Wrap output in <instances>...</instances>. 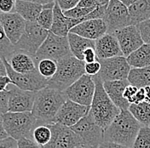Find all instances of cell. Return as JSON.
Here are the masks:
<instances>
[{
  "mask_svg": "<svg viewBox=\"0 0 150 148\" xmlns=\"http://www.w3.org/2000/svg\"><path fill=\"white\" fill-rule=\"evenodd\" d=\"M142 127L129 110H121L111 124L104 130V141L132 148Z\"/></svg>",
  "mask_w": 150,
  "mask_h": 148,
  "instance_id": "6da1fadb",
  "label": "cell"
},
{
  "mask_svg": "<svg viewBox=\"0 0 150 148\" xmlns=\"http://www.w3.org/2000/svg\"><path fill=\"white\" fill-rule=\"evenodd\" d=\"M67 99L64 91L46 87L36 94L32 113L39 124L54 123L56 114Z\"/></svg>",
  "mask_w": 150,
  "mask_h": 148,
  "instance_id": "7a4b0ae2",
  "label": "cell"
},
{
  "mask_svg": "<svg viewBox=\"0 0 150 148\" xmlns=\"http://www.w3.org/2000/svg\"><path fill=\"white\" fill-rule=\"evenodd\" d=\"M92 78L96 83V91L91 106V112L96 123L105 130L121 110L115 106L108 95L103 87L102 78L98 75Z\"/></svg>",
  "mask_w": 150,
  "mask_h": 148,
  "instance_id": "3957f363",
  "label": "cell"
},
{
  "mask_svg": "<svg viewBox=\"0 0 150 148\" xmlns=\"http://www.w3.org/2000/svg\"><path fill=\"white\" fill-rule=\"evenodd\" d=\"M84 61L77 59L72 54L57 61V71L49 80L48 86L60 91H65L73 83L85 74Z\"/></svg>",
  "mask_w": 150,
  "mask_h": 148,
  "instance_id": "277c9868",
  "label": "cell"
},
{
  "mask_svg": "<svg viewBox=\"0 0 150 148\" xmlns=\"http://www.w3.org/2000/svg\"><path fill=\"white\" fill-rule=\"evenodd\" d=\"M3 123L8 136L16 140H33V132L38 125V120L32 112L8 111L3 114Z\"/></svg>",
  "mask_w": 150,
  "mask_h": 148,
  "instance_id": "5b68a950",
  "label": "cell"
},
{
  "mask_svg": "<svg viewBox=\"0 0 150 148\" xmlns=\"http://www.w3.org/2000/svg\"><path fill=\"white\" fill-rule=\"evenodd\" d=\"M71 129L81 139L83 147L98 148L104 141V130L96 123L91 110Z\"/></svg>",
  "mask_w": 150,
  "mask_h": 148,
  "instance_id": "8992f818",
  "label": "cell"
},
{
  "mask_svg": "<svg viewBox=\"0 0 150 148\" xmlns=\"http://www.w3.org/2000/svg\"><path fill=\"white\" fill-rule=\"evenodd\" d=\"M69 55H71V50L67 37L58 36L50 31L48 37L38 50L34 59L36 63L43 59L59 61Z\"/></svg>",
  "mask_w": 150,
  "mask_h": 148,
  "instance_id": "52a82bcc",
  "label": "cell"
},
{
  "mask_svg": "<svg viewBox=\"0 0 150 148\" xmlns=\"http://www.w3.org/2000/svg\"><path fill=\"white\" fill-rule=\"evenodd\" d=\"M49 32L50 31L40 27L37 22H27L25 32L15 45V49L35 57L38 50L48 37Z\"/></svg>",
  "mask_w": 150,
  "mask_h": 148,
  "instance_id": "ba28073f",
  "label": "cell"
},
{
  "mask_svg": "<svg viewBox=\"0 0 150 148\" xmlns=\"http://www.w3.org/2000/svg\"><path fill=\"white\" fill-rule=\"evenodd\" d=\"M108 27V33L132 25L129 8L121 0H110L103 17Z\"/></svg>",
  "mask_w": 150,
  "mask_h": 148,
  "instance_id": "9c48e42d",
  "label": "cell"
},
{
  "mask_svg": "<svg viewBox=\"0 0 150 148\" xmlns=\"http://www.w3.org/2000/svg\"><path fill=\"white\" fill-rule=\"evenodd\" d=\"M6 67L7 75L12 81V85L26 91L38 92L46 88L49 80L45 78L41 74L36 71L28 74H21L15 72L7 59H3Z\"/></svg>",
  "mask_w": 150,
  "mask_h": 148,
  "instance_id": "30bf717a",
  "label": "cell"
},
{
  "mask_svg": "<svg viewBox=\"0 0 150 148\" xmlns=\"http://www.w3.org/2000/svg\"><path fill=\"white\" fill-rule=\"evenodd\" d=\"M95 91L96 83L93 78L88 74H84L64 92L68 100L83 106H91Z\"/></svg>",
  "mask_w": 150,
  "mask_h": 148,
  "instance_id": "8fae6325",
  "label": "cell"
},
{
  "mask_svg": "<svg viewBox=\"0 0 150 148\" xmlns=\"http://www.w3.org/2000/svg\"><path fill=\"white\" fill-rule=\"evenodd\" d=\"M101 71L98 76L104 82L125 80L128 78L131 66L129 65L126 57L117 56L109 59L99 60Z\"/></svg>",
  "mask_w": 150,
  "mask_h": 148,
  "instance_id": "7c38bea8",
  "label": "cell"
},
{
  "mask_svg": "<svg viewBox=\"0 0 150 148\" xmlns=\"http://www.w3.org/2000/svg\"><path fill=\"white\" fill-rule=\"evenodd\" d=\"M48 125L51 130L52 136L50 141L43 148L83 147L81 139L71 128L57 123Z\"/></svg>",
  "mask_w": 150,
  "mask_h": 148,
  "instance_id": "4fadbf2b",
  "label": "cell"
},
{
  "mask_svg": "<svg viewBox=\"0 0 150 148\" xmlns=\"http://www.w3.org/2000/svg\"><path fill=\"white\" fill-rule=\"evenodd\" d=\"M91 110V106H86L70 100H67L57 112L54 123L72 128L84 118Z\"/></svg>",
  "mask_w": 150,
  "mask_h": 148,
  "instance_id": "5bb4252c",
  "label": "cell"
},
{
  "mask_svg": "<svg viewBox=\"0 0 150 148\" xmlns=\"http://www.w3.org/2000/svg\"><path fill=\"white\" fill-rule=\"evenodd\" d=\"M114 35L120 43L122 53L125 57H128L144 44V41L137 25H130L121 28L116 31Z\"/></svg>",
  "mask_w": 150,
  "mask_h": 148,
  "instance_id": "9a60e30c",
  "label": "cell"
},
{
  "mask_svg": "<svg viewBox=\"0 0 150 148\" xmlns=\"http://www.w3.org/2000/svg\"><path fill=\"white\" fill-rule=\"evenodd\" d=\"M9 91L8 111L32 112L37 92L22 90L14 85Z\"/></svg>",
  "mask_w": 150,
  "mask_h": 148,
  "instance_id": "2e32d148",
  "label": "cell"
},
{
  "mask_svg": "<svg viewBox=\"0 0 150 148\" xmlns=\"http://www.w3.org/2000/svg\"><path fill=\"white\" fill-rule=\"evenodd\" d=\"M0 21L5 35L10 43L15 46L25 32L27 20L18 13L0 14Z\"/></svg>",
  "mask_w": 150,
  "mask_h": 148,
  "instance_id": "e0dca14e",
  "label": "cell"
},
{
  "mask_svg": "<svg viewBox=\"0 0 150 148\" xmlns=\"http://www.w3.org/2000/svg\"><path fill=\"white\" fill-rule=\"evenodd\" d=\"M70 32L96 41L108 33V27L103 19H94L81 22L73 28Z\"/></svg>",
  "mask_w": 150,
  "mask_h": 148,
  "instance_id": "ac0fdd59",
  "label": "cell"
},
{
  "mask_svg": "<svg viewBox=\"0 0 150 148\" xmlns=\"http://www.w3.org/2000/svg\"><path fill=\"white\" fill-rule=\"evenodd\" d=\"M96 51L98 60L124 56L120 43L114 33H106L96 40Z\"/></svg>",
  "mask_w": 150,
  "mask_h": 148,
  "instance_id": "d6986e66",
  "label": "cell"
},
{
  "mask_svg": "<svg viewBox=\"0 0 150 148\" xmlns=\"http://www.w3.org/2000/svg\"><path fill=\"white\" fill-rule=\"evenodd\" d=\"M81 22L82 20L66 16L57 2H56L54 6V21L50 29L51 32L58 36L67 37L70 33V31Z\"/></svg>",
  "mask_w": 150,
  "mask_h": 148,
  "instance_id": "ffe728a7",
  "label": "cell"
},
{
  "mask_svg": "<svg viewBox=\"0 0 150 148\" xmlns=\"http://www.w3.org/2000/svg\"><path fill=\"white\" fill-rule=\"evenodd\" d=\"M131 83L128 79L125 80H116V81H108L104 82L103 87L117 107L120 110H128L130 107V103L124 98V91L125 88Z\"/></svg>",
  "mask_w": 150,
  "mask_h": 148,
  "instance_id": "44dd1931",
  "label": "cell"
},
{
  "mask_svg": "<svg viewBox=\"0 0 150 148\" xmlns=\"http://www.w3.org/2000/svg\"><path fill=\"white\" fill-rule=\"evenodd\" d=\"M9 62L13 70L18 73L28 74L38 71L34 57L21 50L15 51L9 60Z\"/></svg>",
  "mask_w": 150,
  "mask_h": 148,
  "instance_id": "7402d4cb",
  "label": "cell"
},
{
  "mask_svg": "<svg viewBox=\"0 0 150 148\" xmlns=\"http://www.w3.org/2000/svg\"><path fill=\"white\" fill-rule=\"evenodd\" d=\"M71 54L77 59L84 61V51L90 48L96 49V41L80 37L77 34L70 32L67 36Z\"/></svg>",
  "mask_w": 150,
  "mask_h": 148,
  "instance_id": "603a6c76",
  "label": "cell"
},
{
  "mask_svg": "<svg viewBox=\"0 0 150 148\" xmlns=\"http://www.w3.org/2000/svg\"><path fill=\"white\" fill-rule=\"evenodd\" d=\"M43 9V5L35 3L16 0V12L27 20V22H36Z\"/></svg>",
  "mask_w": 150,
  "mask_h": 148,
  "instance_id": "cb8c5ba5",
  "label": "cell"
},
{
  "mask_svg": "<svg viewBox=\"0 0 150 148\" xmlns=\"http://www.w3.org/2000/svg\"><path fill=\"white\" fill-rule=\"evenodd\" d=\"M128 8L132 25H138L150 19V0H139Z\"/></svg>",
  "mask_w": 150,
  "mask_h": 148,
  "instance_id": "d4e9b609",
  "label": "cell"
},
{
  "mask_svg": "<svg viewBox=\"0 0 150 148\" xmlns=\"http://www.w3.org/2000/svg\"><path fill=\"white\" fill-rule=\"evenodd\" d=\"M126 59L131 68H142L149 66L150 44H144L138 49L126 57Z\"/></svg>",
  "mask_w": 150,
  "mask_h": 148,
  "instance_id": "484cf974",
  "label": "cell"
},
{
  "mask_svg": "<svg viewBox=\"0 0 150 148\" xmlns=\"http://www.w3.org/2000/svg\"><path fill=\"white\" fill-rule=\"evenodd\" d=\"M127 79L131 85L138 89L150 87V66L142 68H131Z\"/></svg>",
  "mask_w": 150,
  "mask_h": 148,
  "instance_id": "4316f807",
  "label": "cell"
},
{
  "mask_svg": "<svg viewBox=\"0 0 150 148\" xmlns=\"http://www.w3.org/2000/svg\"><path fill=\"white\" fill-rule=\"evenodd\" d=\"M128 110L142 126L149 127L150 103L142 101L137 104H131Z\"/></svg>",
  "mask_w": 150,
  "mask_h": 148,
  "instance_id": "83f0119b",
  "label": "cell"
},
{
  "mask_svg": "<svg viewBox=\"0 0 150 148\" xmlns=\"http://www.w3.org/2000/svg\"><path fill=\"white\" fill-rule=\"evenodd\" d=\"M55 3H51L46 5H43V9L40 12L37 19L38 24L44 29L50 31L54 21V6Z\"/></svg>",
  "mask_w": 150,
  "mask_h": 148,
  "instance_id": "f1b7e54d",
  "label": "cell"
},
{
  "mask_svg": "<svg viewBox=\"0 0 150 148\" xmlns=\"http://www.w3.org/2000/svg\"><path fill=\"white\" fill-rule=\"evenodd\" d=\"M52 132L48 124H39L35 127L33 132V140L39 147L43 148L50 141Z\"/></svg>",
  "mask_w": 150,
  "mask_h": 148,
  "instance_id": "f546056e",
  "label": "cell"
},
{
  "mask_svg": "<svg viewBox=\"0 0 150 148\" xmlns=\"http://www.w3.org/2000/svg\"><path fill=\"white\" fill-rule=\"evenodd\" d=\"M38 73L48 80L51 79L57 71V61L50 59H43L37 63Z\"/></svg>",
  "mask_w": 150,
  "mask_h": 148,
  "instance_id": "4dcf8cb0",
  "label": "cell"
},
{
  "mask_svg": "<svg viewBox=\"0 0 150 148\" xmlns=\"http://www.w3.org/2000/svg\"><path fill=\"white\" fill-rule=\"evenodd\" d=\"M15 46L6 37L2 23L0 21V58L7 59L9 61L10 57L15 53Z\"/></svg>",
  "mask_w": 150,
  "mask_h": 148,
  "instance_id": "1f68e13d",
  "label": "cell"
},
{
  "mask_svg": "<svg viewBox=\"0 0 150 148\" xmlns=\"http://www.w3.org/2000/svg\"><path fill=\"white\" fill-rule=\"evenodd\" d=\"M132 148H150V126L141 128Z\"/></svg>",
  "mask_w": 150,
  "mask_h": 148,
  "instance_id": "d6a6232c",
  "label": "cell"
},
{
  "mask_svg": "<svg viewBox=\"0 0 150 148\" xmlns=\"http://www.w3.org/2000/svg\"><path fill=\"white\" fill-rule=\"evenodd\" d=\"M96 9L84 8V7H80V6L77 5L74 8L69 9V10H67V11H64L63 13H64V15H65L66 16H67V17L82 20V18H84L85 16H87L88 15H90Z\"/></svg>",
  "mask_w": 150,
  "mask_h": 148,
  "instance_id": "836d02e7",
  "label": "cell"
},
{
  "mask_svg": "<svg viewBox=\"0 0 150 148\" xmlns=\"http://www.w3.org/2000/svg\"><path fill=\"white\" fill-rule=\"evenodd\" d=\"M144 44H150V19L137 25Z\"/></svg>",
  "mask_w": 150,
  "mask_h": 148,
  "instance_id": "e575fe53",
  "label": "cell"
},
{
  "mask_svg": "<svg viewBox=\"0 0 150 148\" xmlns=\"http://www.w3.org/2000/svg\"><path fill=\"white\" fill-rule=\"evenodd\" d=\"M16 0H0V14L16 12Z\"/></svg>",
  "mask_w": 150,
  "mask_h": 148,
  "instance_id": "d590c367",
  "label": "cell"
},
{
  "mask_svg": "<svg viewBox=\"0 0 150 148\" xmlns=\"http://www.w3.org/2000/svg\"><path fill=\"white\" fill-rule=\"evenodd\" d=\"M101 63L99 60L97 61H95L92 63H85L84 65V70H85V74H88L91 77L98 75L100 71H101Z\"/></svg>",
  "mask_w": 150,
  "mask_h": 148,
  "instance_id": "8d00e7d4",
  "label": "cell"
},
{
  "mask_svg": "<svg viewBox=\"0 0 150 148\" xmlns=\"http://www.w3.org/2000/svg\"><path fill=\"white\" fill-rule=\"evenodd\" d=\"M9 90L0 92V113L4 114L8 112V101H9Z\"/></svg>",
  "mask_w": 150,
  "mask_h": 148,
  "instance_id": "74e56055",
  "label": "cell"
},
{
  "mask_svg": "<svg viewBox=\"0 0 150 148\" xmlns=\"http://www.w3.org/2000/svg\"><path fill=\"white\" fill-rule=\"evenodd\" d=\"M56 2L62 10L64 12L76 7L80 2V0H56Z\"/></svg>",
  "mask_w": 150,
  "mask_h": 148,
  "instance_id": "f35d334b",
  "label": "cell"
},
{
  "mask_svg": "<svg viewBox=\"0 0 150 148\" xmlns=\"http://www.w3.org/2000/svg\"><path fill=\"white\" fill-rule=\"evenodd\" d=\"M98 61L97 54L95 48H90L86 49L84 53V63H92Z\"/></svg>",
  "mask_w": 150,
  "mask_h": 148,
  "instance_id": "ab89813d",
  "label": "cell"
},
{
  "mask_svg": "<svg viewBox=\"0 0 150 148\" xmlns=\"http://www.w3.org/2000/svg\"><path fill=\"white\" fill-rule=\"evenodd\" d=\"M138 90H139V89H138L137 87L134 86V85H131V84L128 85V86L125 88V91H124V98H125V100H127V101L131 104L132 99H133L134 96L136 95V94L138 91Z\"/></svg>",
  "mask_w": 150,
  "mask_h": 148,
  "instance_id": "60d3db41",
  "label": "cell"
},
{
  "mask_svg": "<svg viewBox=\"0 0 150 148\" xmlns=\"http://www.w3.org/2000/svg\"><path fill=\"white\" fill-rule=\"evenodd\" d=\"M17 141H18V148H42L32 139L22 138Z\"/></svg>",
  "mask_w": 150,
  "mask_h": 148,
  "instance_id": "b9f144b4",
  "label": "cell"
},
{
  "mask_svg": "<svg viewBox=\"0 0 150 148\" xmlns=\"http://www.w3.org/2000/svg\"><path fill=\"white\" fill-rule=\"evenodd\" d=\"M0 148H18V141L9 136L0 140Z\"/></svg>",
  "mask_w": 150,
  "mask_h": 148,
  "instance_id": "7bdbcfd3",
  "label": "cell"
},
{
  "mask_svg": "<svg viewBox=\"0 0 150 148\" xmlns=\"http://www.w3.org/2000/svg\"><path fill=\"white\" fill-rule=\"evenodd\" d=\"M80 7L84 8H90V9H96L99 7L101 4L97 0H80V2L78 4Z\"/></svg>",
  "mask_w": 150,
  "mask_h": 148,
  "instance_id": "ee69618b",
  "label": "cell"
},
{
  "mask_svg": "<svg viewBox=\"0 0 150 148\" xmlns=\"http://www.w3.org/2000/svg\"><path fill=\"white\" fill-rule=\"evenodd\" d=\"M145 101V90L144 88H141L137 92L136 95L132 99L131 104H137L141 102Z\"/></svg>",
  "mask_w": 150,
  "mask_h": 148,
  "instance_id": "f6af8a7d",
  "label": "cell"
},
{
  "mask_svg": "<svg viewBox=\"0 0 150 148\" xmlns=\"http://www.w3.org/2000/svg\"><path fill=\"white\" fill-rule=\"evenodd\" d=\"M12 84V81L9 78V76H0V92L6 91L7 87Z\"/></svg>",
  "mask_w": 150,
  "mask_h": 148,
  "instance_id": "bcb514c9",
  "label": "cell"
},
{
  "mask_svg": "<svg viewBox=\"0 0 150 148\" xmlns=\"http://www.w3.org/2000/svg\"><path fill=\"white\" fill-rule=\"evenodd\" d=\"M98 148H130L125 147V146H122L120 144H116V143H112V142H108V141H103V143L99 146Z\"/></svg>",
  "mask_w": 150,
  "mask_h": 148,
  "instance_id": "7dc6e473",
  "label": "cell"
},
{
  "mask_svg": "<svg viewBox=\"0 0 150 148\" xmlns=\"http://www.w3.org/2000/svg\"><path fill=\"white\" fill-rule=\"evenodd\" d=\"M9 137L6 131L4 130V123H3V114L0 113V140L5 139Z\"/></svg>",
  "mask_w": 150,
  "mask_h": 148,
  "instance_id": "c3c4849f",
  "label": "cell"
},
{
  "mask_svg": "<svg viewBox=\"0 0 150 148\" xmlns=\"http://www.w3.org/2000/svg\"><path fill=\"white\" fill-rule=\"evenodd\" d=\"M22 1H28V2H32V3H35L40 5H46L51 3H55L56 0H22Z\"/></svg>",
  "mask_w": 150,
  "mask_h": 148,
  "instance_id": "681fc988",
  "label": "cell"
},
{
  "mask_svg": "<svg viewBox=\"0 0 150 148\" xmlns=\"http://www.w3.org/2000/svg\"><path fill=\"white\" fill-rule=\"evenodd\" d=\"M0 76H7V71L3 59L0 58Z\"/></svg>",
  "mask_w": 150,
  "mask_h": 148,
  "instance_id": "f907efd6",
  "label": "cell"
},
{
  "mask_svg": "<svg viewBox=\"0 0 150 148\" xmlns=\"http://www.w3.org/2000/svg\"><path fill=\"white\" fill-rule=\"evenodd\" d=\"M145 101L150 103V87H145Z\"/></svg>",
  "mask_w": 150,
  "mask_h": 148,
  "instance_id": "816d5d0a",
  "label": "cell"
},
{
  "mask_svg": "<svg viewBox=\"0 0 150 148\" xmlns=\"http://www.w3.org/2000/svg\"><path fill=\"white\" fill-rule=\"evenodd\" d=\"M137 1H139V0H124L123 2H124V4H125L127 7H129V6H131V4H135V3L137 2Z\"/></svg>",
  "mask_w": 150,
  "mask_h": 148,
  "instance_id": "f5cc1de1",
  "label": "cell"
},
{
  "mask_svg": "<svg viewBox=\"0 0 150 148\" xmlns=\"http://www.w3.org/2000/svg\"><path fill=\"white\" fill-rule=\"evenodd\" d=\"M97 1L99 2V4H100L101 5L107 6V5L108 4V3H109V1H110V0H97Z\"/></svg>",
  "mask_w": 150,
  "mask_h": 148,
  "instance_id": "db71d44e",
  "label": "cell"
},
{
  "mask_svg": "<svg viewBox=\"0 0 150 148\" xmlns=\"http://www.w3.org/2000/svg\"><path fill=\"white\" fill-rule=\"evenodd\" d=\"M82 148H94V147H82Z\"/></svg>",
  "mask_w": 150,
  "mask_h": 148,
  "instance_id": "11a10c76",
  "label": "cell"
},
{
  "mask_svg": "<svg viewBox=\"0 0 150 148\" xmlns=\"http://www.w3.org/2000/svg\"><path fill=\"white\" fill-rule=\"evenodd\" d=\"M77 148H82V147H77Z\"/></svg>",
  "mask_w": 150,
  "mask_h": 148,
  "instance_id": "9f6ffc18",
  "label": "cell"
},
{
  "mask_svg": "<svg viewBox=\"0 0 150 148\" xmlns=\"http://www.w3.org/2000/svg\"><path fill=\"white\" fill-rule=\"evenodd\" d=\"M121 1H124V0H121Z\"/></svg>",
  "mask_w": 150,
  "mask_h": 148,
  "instance_id": "6f0895ef",
  "label": "cell"
}]
</instances>
